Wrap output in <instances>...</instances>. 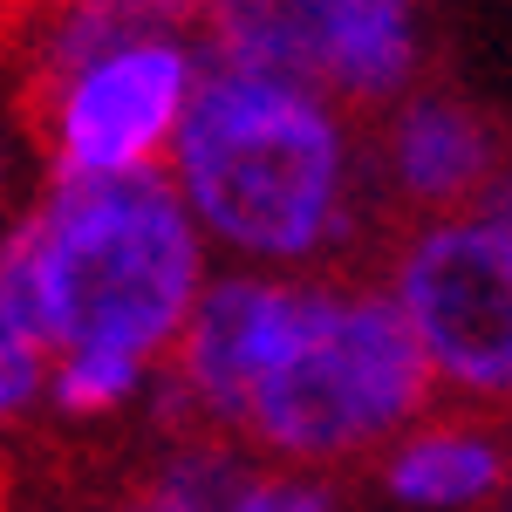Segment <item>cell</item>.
<instances>
[{"label": "cell", "mask_w": 512, "mask_h": 512, "mask_svg": "<svg viewBox=\"0 0 512 512\" xmlns=\"http://www.w3.org/2000/svg\"><path fill=\"white\" fill-rule=\"evenodd\" d=\"M164 417L246 458L335 472L376 458L437 403V383L376 274L212 267L158 376Z\"/></svg>", "instance_id": "cell-1"}, {"label": "cell", "mask_w": 512, "mask_h": 512, "mask_svg": "<svg viewBox=\"0 0 512 512\" xmlns=\"http://www.w3.org/2000/svg\"><path fill=\"white\" fill-rule=\"evenodd\" d=\"M164 178L219 267L342 274L383 219L355 110L301 76L219 55L198 76Z\"/></svg>", "instance_id": "cell-2"}, {"label": "cell", "mask_w": 512, "mask_h": 512, "mask_svg": "<svg viewBox=\"0 0 512 512\" xmlns=\"http://www.w3.org/2000/svg\"><path fill=\"white\" fill-rule=\"evenodd\" d=\"M212 267L164 171L48 178L0 226V308L48 355L110 349L164 369Z\"/></svg>", "instance_id": "cell-3"}, {"label": "cell", "mask_w": 512, "mask_h": 512, "mask_svg": "<svg viewBox=\"0 0 512 512\" xmlns=\"http://www.w3.org/2000/svg\"><path fill=\"white\" fill-rule=\"evenodd\" d=\"M28 117L48 178H151L212 48L198 0H55L21 21Z\"/></svg>", "instance_id": "cell-4"}, {"label": "cell", "mask_w": 512, "mask_h": 512, "mask_svg": "<svg viewBox=\"0 0 512 512\" xmlns=\"http://www.w3.org/2000/svg\"><path fill=\"white\" fill-rule=\"evenodd\" d=\"M376 280L437 390L465 410H512V164L478 205L410 219Z\"/></svg>", "instance_id": "cell-5"}, {"label": "cell", "mask_w": 512, "mask_h": 512, "mask_svg": "<svg viewBox=\"0 0 512 512\" xmlns=\"http://www.w3.org/2000/svg\"><path fill=\"white\" fill-rule=\"evenodd\" d=\"M198 35L219 62L301 76L355 117L390 110L424 69L417 0H198Z\"/></svg>", "instance_id": "cell-6"}, {"label": "cell", "mask_w": 512, "mask_h": 512, "mask_svg": "<svg viewBox=\"0 0 512 512\" xmlns=\"http://www.w3.org/2000/svg\"><path fill=\"white\" fill-rule=\"evenodd\" d=\"M506 171V144L492 117L465 103L458 89H410L390 110H376L369 130V185L383 212L403 219H444L485 198V185Z\"/></svg>", "instance_id": "cell-7"}, {"label": "cell", "mask_w": 512, "mask_h": 512, "mask_svg": "<svg viewBox=\"0 0 512 512\" xmlns=\"http://www.w3.org/2000/svg\"><path fill=\"white\" fill-rule=\"evenodd\" d=\"M376 472L403 512H478L499 506L512 478V431L492 410H465V403H444L424 410L417 424L376 451Z\"/></svg>", "instance_id": "cell-8"}, {"label": "cell", "mask_w": 512, "mask_h": 512, "mask_svg": "<svg viewBox=\"0 0 512 512\" xmlns=\"http://www.w3.org/2000/svg\"><path fill=\"white\" fill-rule=\"evenodd\" d=\"M158 376L137 355H110V349H62L48 355V390L41 410L76 417V424H103V417H130L144 403H158Z\"/></svg>", "instance_id": "cell-9"}, {"label": "cell", "mask_w": 512, "mask_h": 512, "mask_svg": "<svg viewBox=\"0 0 512 512\" xmlns=\"http://www.w3.org/2000/svg\"><path fill=\"white\" fill-rule=\"evenodd\" d=\"M239 472H246V451H239L233 437L185 431L158 458V472L144 478V492H137L130 506L137 512H226Z\"/></svg>", "instance_id": "cell-10"}, {"label": "cell", "mask_w": 512, "mask_h": 512, "mask_svg": "<svg viewBox=\"0 0 512 512\" xmlns=\"http://www.w3.org/2000/svg\"><path fill=\"white\" fill-rule=\"evenodd\" d=\"M226 512H335V485L321 472H294V465H267L246 458Z\"/></svg>", "instance_id": "cell-11"}, {"label": "cell", "mask_w": 512, "mask_h": 512, "mask_svg": "<svg viewBox=\"0 0 512 512\" xmlns=\"http://www.w3.org/2000/svg\"><path fill=\"white\" fill-rule=\"evenodd\" d=\"M41 390H48V349L0 308V431H14L21 417H35Z\"/></svg>", "instance_id": "cell-12"}, {"label": "cell", "mask_w": 512, "mask_h": 512, "mask_svg": "<svg viewBox=\"0 0 512 512\" xmlns=\"http://www.w3.org/2000/svg\"><path fill=\"white\" fill-rule=\"evenodd\" d=\"M7 205H14V158H7V130H0V226L14 219Z\"/></svg>", "instance_id": "cell-13"}, {"label": "cell", "mask_w": 512, "mask_h": 512, "mask_svg": "<svg viewBox=\"0 0 512 512\" xmlns=\"http://www.w3.org/2000/svg\"><path fill=\"white\" fill-rule=\"evenodd\" d=\"M0 7H7V14H21V21H28V14H41V7H55V0H0Z\"/></svg>", "instance_id": "cell-14"}, {"label": "cell", "mask_w": 512, "mask_h": 512, "mask_svg": "<svg viewBox=\"0 0 512 512\" xmlns=\"http://www.w3.org/2000/svg\"><path fill=\"white\" fill-rule=\"evenodd\" d=\"M499 512H512V478H506V492H499Z\"/></svg>", "instance_id": "cell-15"}, {"label": "cell", "mask_w": 512, "mask_h": 512, "mask_svg": "<svg viewBox=\"0 0 512 512\" xmlns=\"http://www.w3.org/2000/svg\"><path fill=\"white\" fill-rule=\"evenodd\" d=\"M96 512H137V506H130V499H123V506H96Z\"/></svg>", "instance_id": "cell-16"}]
</instances>
